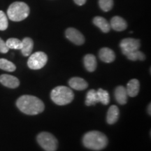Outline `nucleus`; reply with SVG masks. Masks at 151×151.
Returning <instances> with one entry per match:
<instances>
[{"instance_id":"412c9836","label":"nucleus","mask_w":151,"mask_h":151,"mask_svg":"<svg viewBox=\"0 0 151 151\" xmlns=\"http://www.w3.org/2000/svg\"><path fill=\"white\" fill-rule=\"evenodd\" d=\"M0 69L9 71V72H13V71H16V67L13 62L9 61L8 60L1 58L0 59Z\"/></svg>"},{"instance_id":"4be33fe9","label":"nucleus","mask_w":151,"mask_h":151,"mask_svg":"<svg viewBox=\"0 0 151 151\" xmlns=\"http://www.w3.org/2000/svg\"><path fill=\"white\" fill-rule=\"evenodd\" d=\"M6 44L9 49L20 50L22 48V41L16 38H10L6 41Z\"/></svg>"},{"instance_id":"f8f14e48","label":"nucleus","mask_w":151,"mask_h":151,"mask_svg":"<svg viewBox=\"0 0 151 151\" xmlns=\"http://www.w3.org/2000/svg\"><path fill=\"white\" fill-rule=\"evenodd\" d=\"M100 60L106 63H111L116 59V55L112 50L109 48H103L99 50Z\"/></svg>"},{"instance_id":"b1692460","label":"nucleus","mask_w":151,"mask_h":151,"mask_svg":"<svg viewBox=\"0 0 151 151\" xmlns=\"http://www.w3.org/2000/svg\"><path fill=\"white\" fill-rule=\"evenodd\" d=\"M99 5L101 10L107 12L113 8V0H99Z\"/></svg>"},{"instance_id":"5701e85b","label":"nucleus","mask_w":151,"mask_h":151,"mask_svg":"<svg viewBox=\"0 0 151 151\" xmlns=\"http://www.w3.org/2000/svg\"><path fill=\"white\" fill-rule=\"evenodd\" d=\"M125 56H127L128 59L132 60V61H137V60H141L143 61L146 59V56L142 52L139 51V50H134V51L130 52L127 53Z\"/></svg>"},{"instance_id":"dca6fc26","label":"nucleus","mask_w":151,"mask_h":151,"mask_svg":"<svg viewBox=\"0 0 151 151\" xmlns=\"http://www.w3.org/2000/svg\"><path fill=\"white\" fill-rule=\"evenodd\" d=\"M34 42L31 38L25 37L22 40V48L20 49L22 54L24 56L27 57L31 55L33 50Z\"/></svg>"},{"instance_id":"6ab92c4d","label":"nucleus","mask_w":151,"mask_h":151,"mask_svg":"<svg viewBox=\"0 0 151 151\" xmlns=\"http://www.w3.org/2000/svg\"><path fill=\"white\" fill-rule=\"evenodd\" d=\"M97 103H99V99H98L97 91L94 90H89L86 94V104L90 106L95 105Z\"/></svg>"},{"instance_id":"a211bd4d","label":"nucleus","mask_w":151,"mask_h":151,"mask_svg":"<svg viewBox=\"0 0 151 151\" xmlns=\"http://www.w3.org/2000/svg\"><path fill=\"white\" fill-rule=\"evenodd\" d=\"M84 65L86 69L90 72H92L97 68V59L95 56L92 54H88L84 57Z\"/></svg>"},{"instance_id":"9d476101","label":"nucleus","mask_w":151,"mask_h":151,"mask_svg":"<svg viewBox=\"0 0 151 151\" xmlns=\"http://www.w3.org/2000/svg\"><path fill=\"white\" fill-rule=\"evenodd\" d=\"M111 28L118 32L124 31L127 29V22L123 18L120 16H114L111 19L110 22Z\"/></svg>"},{"instance_id":"4468645a","label":"nucleus","mask_w":151,"mask_h":151,"mask_svg":"<svg viewBox=\"0 0 151 151\" xmlns=\"http://www.w3.org/2000/svg\"><path fill=\"white\" fill-rule=\"evenodd\" d=\"M139 88H140V83L137 79H132L128 82L127 90L128 96L132 97H134L139 94Z\"/></svg>"},{"instance_id":"f257e3e1","label":"nucleus","mask_w":151,"mask_h":151,"mask_svg":"<svg viewBox=\"0 0 151 151\" xmlns=\"http://www.w3.org/2000/svg\"><path fill=\"white\" fill-rule=\"evenodd\" d=\"M16 106L24 114L35 116L42 113L44 110V104L40 99L32 95H22L16 101Z\"/></svg>"},{"instance_id":"bb28decb","label":"nucleus","mask_w":151,"mask_h":151,"mask_svg":"<svg viewBox=\"0 0 151 151\" xmlns=\"http://www.w3.org/2000/svg\"><path fill=\"white\" fill-rule=\"evenodd\" d=\"M74 2L78 6H82L85 4V3L86 2V0H73Z\"/></svg>"},{"instance_id":"aec40b11","label":"nucleus","mask_w":151,"mask_h":151,"mask_svg":"<svg viewBox=\"0 0 151 151\" xmlns=\"http://www.w3.org/2000/svg\"><path fill=\"white\" fill-rule=\"evenodd\" d=\"M97 94L99 102L101 103L104 105L109 104V101H110V97H109V92L106 90L99 88V90H97Z\"/></svg>"},{"instance_id":"f03ea898","label":"nucleus","mask_w":151,"mask_h":151,"mask_svg":"<svg viewBox=\"0 0 151 151\" xmlns=\"http://www.w3.org/2000/svg\"><path fill=\"white\" fill-rule=\"evenodd\" d=\"M83 144L86 148L93 150H101L108 145L106 136L98 131L87 132L83 137Z\"/></svg>"},{"instance_id":"39448f33","label":"nucleus","mask_w":151,"mask_h":151,"mask_svg":"<svg viewBox=\"0 0 151 151\" xmlns=\"http://www.w3.org/2000/svg\"><path fill=\"white\" fill-rule=\"evenodd\" d=\"M38 143L46 151H56L58 147V141L52 134L43 132L37 137Z\"/></svg>"},{"instance_id":"9b49d317","label":"nucleus","mask_w":151,"mask_h":151,"mask_svg":"<svg viewBox=\"0 0 151 151\" xmlns=\"http://www.w3.org/2000/svg\"><path fill=\"white\" fill-rule=\"evenodd\" d=\"M115 98L117 102L120 104L124 105L127 103L128 94L126 88L122 86H119L115 90Z\"/></svg>"},{"instance_id":"ddd939ff","label":"nucleus","mask_w":151,"mask_h":151,"mask_svg":"<svg viewBox=\"0 0 151 151\" xmlns=\"http://www.w3.org/2000/svg\"><path fill=\"white\" fill-rule=\"evenodd\" d=\"M69 85L76 90H84L88 88V84L83 78L79 77H73L69 81Z\"/></svg>"},{"instance_id":"2eb2a0df","label":"nucleus","mask_w":151,"mask_h":151,"mask_svg":"<svg viewBox=\"0 0 151 151\" xmlns=\"http://www.w3.org/2000/svg\"><path fill=\"white\" fill-rule=\"evenodd\" d=\"M119 115H120V111L118 107L116 105H112L109 109L107 112L106 121L109 124H113L118 121Z\"/></svg>"},{"instance_id":"a878e982","label":"nucleus","mask_w":151,"mask_h":151,"mask_svg":"<svg viewBox=\"0 0 151 151\" xmlns=\"http://www.w3.org/2000/svg\"><path fill=\"white\" fill-rule=\"evenodd\" d=\"M9 48L6 46V44L5 41L0 38V52H1V53H6L7 52H9Z\"/></svg>"},{"instance_id":"0eeeda50","label":"nucleus","mask_w":151,"mask_h":151,"mask_svg":"<svg viewBox=\"0 0 151 151\" xmlns=\"http://www.w3.org/2000/svg\"><path fill=\"white\" fill-rule=\"evenodd\" d=\"M120 46L122 54L126 55L130 52L139 50L141 46V43L139 39L127 38V39H122L120 43Z\"/></svg>"},{"instance_id":"7ed1b4c3","label":"nucleus","mask_w":151,"mask_h":151,"mask_svg":"<svg viewBox=\"0 0 151 151\" xmlns=\"http://www.w3.org/2000/svg\"><path fill=\"white\" fill-rule=\"evenodd\" d=\"M50 98L55 104L59 106L70 104L74 98V94L70 88L67 86H58L50 93Z\"/></svg>"},{"instance_id":"423d86ee","label":"nucleus","mask_w":151,"mask_h":151,"mask_svg":"<svg viewBox=\"0 0 151 151\" xmlns=\"http://www.w3.org/2000/svg\"><path fill=\"white\" fill-rule=\"evenodd\" d=\"M48 62V56L45 52L39 51L29 56L27 61V66L34 70L42 69Z\"/></svg>"},{"instance_id":"cd10ccee","label":"nucleus","mask_w":151,"mask_h":151,"mask_svg":"<svg viewBox=\"0 0 151 151\" xmlns=\"http://www.w3.org/2000/svg\"><path fill=\"white\" fill-rule=\"evenodd\" d=\"M150 110H151V104H149V105H148V114L150 115V116L151 115Z\"/></svg>"},{"instance_id":"20e7f679","label":"nucleus","mask_w":151,"mask_h":151,"mask_svg":"<svg viewBox=\"0 0 151 151\" xmlns=\"http://www.w3.org/2000/svg\"><path fill=\"white\" fill-rule=\"evenodd\" d=\"M30 12L29 7L22 1H16L9 6L7 15L11 20L20 22L27 18Z\"/></svg>"},{"instance_id":"6e6552de","label":"nucleus","mask_w":151,"mask_h":151,"mask_svg":"<svg viewBox=\"0 0 151 151\" xmlns=\"http://www.w3.org/2000/svg\"><path fill=\"white\" fill-rule=\"evenodd\" d=\"M65 35L66 37L76 45L81 46V45L83 44L85 42V37L83 35L78 29H75V28H68L66 30Z\"/></svg>"},{"instance_id":"f3484780","label":"nucleus","mask_w":151,"mask_h":151,"mask_svg":"<svg viewBox=\"0 0 151 151\" xmlns=\"http://www.w3.org/2000/svg\"><path fill=\"white\" fill-rule=\"evenodd\" d=\"M93 23L104 33H108L111 30L110 23L105 18H104L103 17H95L93 19Z\"/></svg>"},{"instance_id":"1a4fd4ad","label":"nucleus","mask_w":151,"mask_h":151,"mask_svg":"<svg viewBox=\"0 0 151 151\" xmlns=\"http://www.w3.org/2000/svg\"><path fill=\"white\" fill-rule=\"evenodd\" d=\"M0 83L7 88H18L20 86V81L18 78L14 76L9 74H2L0 76Z\"/></svg>"},{"instance_id":"393cba45","label":"nucleus","mask_w":151,"mask_h":151,"mask_svg":"<svg viewBox=\"0 0 151 151\" xmlns=\"http://www.w3.org/2000/svg\"><path fill=\"white\" fill-rule=\"evenodd\" d=\"M9 22L6 15L2 11H0V30L4 31L8 28Z\"/></svg>"}]
</instances>
